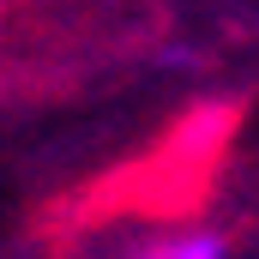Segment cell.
Listing matches in <instances>:
<instances>
[{"label":"cell","mask_w":259,"mask_h":259,"mask_svg":"<svg viewBox=\"0 0 259 259\" xmlns=\"http://www.w3.org/2000/svg\"><path fill=\"white\" fill-rule=\"evenodd\" d=\"M133 259H229V235L211 223H193V229H169V235L145 241Z\"/></svg>","instance_id":"cell-1"}]
</instances>
